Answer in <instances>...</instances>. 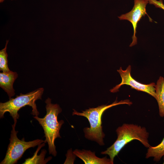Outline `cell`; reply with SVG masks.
I'll return each instance as SVG.
<instances>
[{
	"label": "cell",
	"mask_w": 164,
	"mask_h": 164,
	"mask_svg": "<svg viewBox=\"0 0 164 164\" xmlns=\"http://www.w3.org/2000/svg\"><path fill=\"white\" fill-rule=\"evenodd\" d=\"M117 138L114 143L107 149L101 152L107 155L114 162L115 157L128 143L134 140L139 141L145 147L151 146L148 140L149 133L145 127L133 124H123L116 130Z\"/></svg>",
	"instance_id": "1"
},
{
	"label": "cell",
	"mask_w": 164,
	"mask_h": 164,
	"mask_svg": "<svg viewBox=\"0 0 164 164\" xmlns=\"http://www.w3.org/2000/svg\"><path fill=\"white\" fill-rule=\"evenodd\" d=\"M132 102L128 99L118 101L116 100L109 105H102L95 108H90L82 112H79L75 109L72 115H76L87 118L90 124V127L84 129L85 137L89 140L95 141L100 145H104L105 134L102 131L101 118L103 113L108 109L113 106L121 104L130 105Z\"/></svg>",
	"instance_id": "2"
},
{
	"label": "cell",
	"mask_w": 164,
	"mask_h": 164,
	"mask_svg": "<svg viewBox=\"0 0 164 164\" xmlns=\"http://www.w3.org/2000/svg\"><path fill=\"white\" fill-rule=\"evenodd\" d=\"M51 100L48 98L45 101L46 113L43 118L38 116L33 118L36 119L43 128L46 139L45 143L47 142L50 154L56 156L57 152L55 145V141L57 138H61L60 131L62 125L64 123L63 120L58 121V115L62 110L59 105L53 104Z\"/></svg>",
	"instance_id": "3"
},
{
	"label": "cell",
	"mask_w": 164,
	"mask_h": 164,
	"mask_svg": "<svg viewBox=\"0 0 164 164\" xmlns=\"http://www.w3.org/2000/svg\"><path fill=\"white\" fill-rule=\"evenodd\" d=\"M43 91V88H40L25 94L21 93L19 95H17L15 98L9 99V101L5 102H1L0 118L4 117L5 112H9L12 118L14 123H16L17 119L19 117V111L26 105L32 107V114L38 116L39 112L37 110L36 101L38 99H41Z\"/></svg>",
	"instance_id": "4"
},
{
	"label": "cell",
	"mask_w": 164,
	"mask_h": 164,
	"mask_svg": "<svg viewBox=\"0 0 164 164\" xmlns=\"http://www.w3.org/2000/svg\"><path fill=\"white\" fill-rule=\"evenodd\" d=\"M16 123L12 125L10 143L9 144L4 159L1 164H14L22 157L25 151L28 149L34 147L44 142L42 139H36L32 141L26 142L24 138L21 140L17 137L18 131L15 130Z\"/></svg>",
	"instance_id": "5"
},
{
	"label": "cell",
	"mask_w": 164,
	"mask_h": 164,
	"mask_svg": "<svg viewBox=\"0 0 164 164\" xmlns=\"http://www.w3.org/2000/svg\"><path fill=\"white\" fill-rule=\"evenodd\" d=\"M131 68L129 65L125 70L120 67L117 70L121 78V83L110 90L112 93H115L119 91V89L123 85L130 86L132 88L138 91L146 92L151 95L155 99L156 95L155 93V86L154 83L149 84H142L137 81L132 77L131 74Z\"/></svg>",
	"instance_id": "6"
},
{
	"label": "cell",
	"mask_w": 164,
	"mask_h": 164,
	"mask_svg": "<svg viewBox=\"0 0 164 164\" xmlns=\"http://www.w3.org/2000/svg\"><path fill=\"white\" fill-rule=\"evenodd\" d=\"M148 0H134V5L132 10L128 13L118 17L121 20H126L130 22L132 24L134 34L132 36V41L129 46H132L137 43L136 36L137 24L143 16L147 15L146 9Z\"/></svg>",
	"instance_id": "7"
},
{
	"label": "cell",
	"mask_w": 164,
	"mask_h": 164,
	"mask_svg": "<svg viewBox=\"0 0 164 164\" xmlns=\"http://www.w3.org/2000/svg\"><path fill=\"white\" fill-rule=\"evenodd\" d=\"M75 155L80 158L85 164H113L110 158H107L106 156L102 158L97 157L95 155V152H92L90 150L83 149L82 150L76 149L73 152Z\"/></svg>",
	"instance_id": "8"
},
{
	"label": "cell",
	"mask_w": 164,
	"mask_h": 164,
	"mask_svg": "<svg viewBox=\"0 0 164 164\" xmlns=\"http://www.w3.org/2000/svg\"><path fill=\"white\" fill-rule=\"evenodd\" d=\"M18 77V74L16 72L10 70L7 72L0 73V87L7 93L9 99L15 94L13 85Z\"/></svg>",
	"instance_id": "9"
},
{
	"label": "cell",
	"mask_w": 164,
	"mask_h": 164,
	"mask_svg": "<svg viewBox=\"0 0 164 164\" xmlns=\"http://www.w3.org/2000/svg\"><path fill=\"white\" fill-rule=\"evenodd\" d=\"M156 100L159 108L160 116L164 117V78L160 77L155 86Z\"/></svg>",
	"instance_id": "10"
},
{
	"label": "cell",
	"mask_w": 164,
	"mask_h": 164,
	"mask_svg": "<svg viewBox=\"0 0 164 164\" xmlns=\"http://www.w3.org/2000/svg\"><path fill=\"white\" fill-rule=\"evenodd\" d=\"M45 142H44L38 145V148L33 156L31 158H29L26 159L25 162L22 164H45L50 160L52 158L51 156L45 159V157L46 152V151L45 150H42L40 154L39 155H37V153L41 148L45 145Z\"/></svg>",
	"instance_id": "11"
},
{
	"label": "cell",
	"mask_w": 164,
	"mask_h": 164,
	"mask_svg": "<svg viewBox=\"0 0 164 164\" xmlns=\"http://www.w3.org/2000/svg\"><path fill=\"white\" fill-rule=\"evenodd\" d=\"M163 156H164V137L158 145L155 146H151L148 148L145 158L153 157L154 161L158 162Z\"/></svg>",
	"instance_id": "12"
},
{
	"label": "cell",
	"mask_w": 164,
	"mask_h": 164,
	"mask_svg": "<svg viewBox=\"0 0 164 164\" xmlns=\"http://www.w3.org/2000/svg\"><path fill=\"white\" fill-rule=\"evenodd\" d=\"M9 41L6 40L5 47L0 51V70L3 72H7L10 70L8 67V55L6 52Z\"/></svg>",
	"instance_id": "13"
},
{
	"label": "cell",
	"mask_w": 164,
	"mask_h": 164,
	"mask_svg": "<svg viewBox=\"0 0 164 164\" xmlns=\"http://www.w3.org/2000/svg\"><path fill=\"white\" fill-rule=\"evenodd\" d=\"M149 3L154 5L156 7L160 8L164 10V5L162 0L157 1L156 0H148Z\"/></svg>",
	"instance_id": "14"
},
{
	"label": "cell",
	"mask_w": 164,
	"mask_h": 164,
	"mask_svg": "<svg viewBox=\"0 0 164 164\" xmlns=\"http://www.w3.org/2000/svg\"><path fill=\"white\" fill-rule=\"evenodd\" d=\"M4 0H0V2H2L4 1Z\"/></svg>",
	"instance_id": "15"
}]
</instances>
